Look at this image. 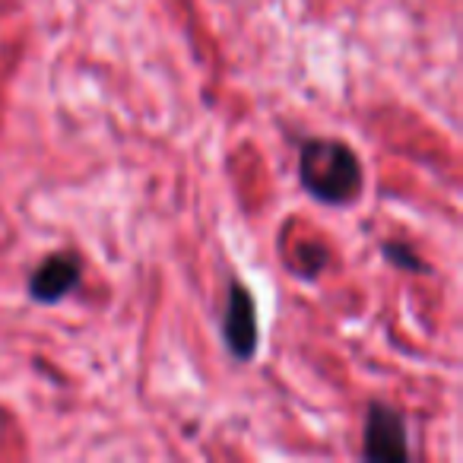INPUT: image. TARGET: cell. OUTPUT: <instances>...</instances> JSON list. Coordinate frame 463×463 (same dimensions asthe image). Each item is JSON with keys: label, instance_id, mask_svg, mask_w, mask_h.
I'll use <instances>...</instances> for the list:
<instances>
[{"label": "cell", "instance_id": "obj_1", "mask_svg": "<svg viewBox=\"0 0 463 463\" xmlns=\"http://www.w3.org/2000/svg\"><path fill=\"white\" fill-rule=\"evenodd\" d=\"M298 181L324 206H349L362 194V162L343 140L311 137L298 153Z\"/></svg>", "mask_w": 463, "mask_h": 463}, {"label": "cell", "instance_id": "obj_2", "mask_svg": "<svg viewBox=\"0 0 463 463\" xmlns=\"http://www.w3.org/2000/svg\"><path fill=\"white\" fill-rule=\"evenodd\" d=\"M222 340L225 349L235 362H251L258 355V308H254L251 292L241 283L229 286L225 296V311H222Z\"/></svg>", "mask_w": 463, "mask_h": 463}, {"label": "cell", "instance_id": "obj_3", "mask_svg": "<svg viewBox=\"0 0 463 463\" xmlns=\"http://www.w3.org/2000/svg\"><path fill=\"white\" fill-rule=\"evenodd\" d=\"M365 460H410V441H406V422L393 406L372 403L365 412Z\"/></svg>", "mask_w": 463, "mask_h": 463}, {"label": "cell", "instance_id": "obj_4", "mask_svg": "<svg viewBox=\"0 0 463 463\" xmlns=\"http://www.w3.org/2000/svg\"><path fill=\"white\" fill-rule=\"evenodd\" d=\"M83 279V264L77 254H52L29 277V296L39 305H58L67 298Z\"/></svg>", "mask_w": 463, "mask_h": 463}, {"label": "cell", "instance_id": "obj_5", "mask_svg": "<svg viewBox=\"0 0 463 463\" xmlns=\"http://www.w3.org/2000/svg\"><path fill=\"white\" fill-rule=\"evenodd\" d=\"M381 254H384V258L391 260L393 267H400V270H416V273H425V267L419 264L416 251H412L410 245H397V241H387V245L381 248Z\"/></svg>", "mask_w": 463, "mask_h": 463}]
</instances>
